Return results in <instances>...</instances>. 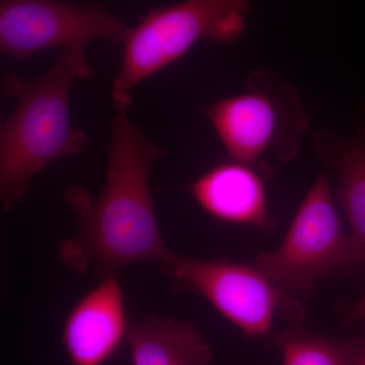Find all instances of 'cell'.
Instances as JSON below:
<instances>
[{
    "label": "cell",
    "mask_w": 365,
    "mask_h": 365,
    "mask_svg": "<svg viewBox=\"0 0 365 365\" xmlns=\"http://www.w3.org/2000/svg\"><path fill=\"white\" fill-rule=\"evenodd\" d=\"M83 50H63L39 78L7 76L1 91L16 100L0 129V199L13 210L31 188L34 178L61 158L81 155L88 135L72 126L71 93L76 81L93 76Z\"/></svg>",
    "instance_id": "7a4b0ae2"
},
{
    "label": "cell",
    "mask_w": 365,
    "mask_h": 365,
    "mask_svg": "<svg viewBox=\"0 0 365 365\" xmlns=\"http://www.w3.org/2000/svg\"><path fill=\"white\" fill-rule=\"evenodd\" d=\"M123 290L117 276L102 281L71 307L61 331V342L71 365H105L127 340Z\"/></svg>",
    "instance_id": "ba28073f"
},
{
    "label": "cell",
    "mask_w": 365,
    "mask_h": 365,
    "mask_svg": "<svg viewBox=\"0 0 365 365\" xmlns=\"http://www.w3.org/2000/svg\"><path fill=\"white\" fill-rule=\"evenodd\" d=\"M160 264L175 287L202 295L246 338L269 335L276 316L292 324H302L306 317L299 300L280 290L256 265L204 261L174 252Z\"/></svg>",
    "instance_id": "8992f818"
},
{
    "label": "cell",
    "mask_w": 365,
    "mask_h": 365,
    "mask_svg": "<svg viewBox=\"0 0 365 365\" xmlns=\"http://www.w3.org/2000/svg\"><path fill=\"white\" fill-rule=\"evenodd\" d=\"M350 254V237L343 232L330 181L322 172L300 204L280 246L259 255L256 266L285 294L307 299L319 280L349 270Z\"/></svg>",
    "instance_id": "5b68a950"
},
{
    "label": "cell",
    "mask_w": 365,
    "mask_h": 365,
    "mask_svg": "<svg viewBox=\"0 0 365 365\" xmlns=\"http://www.w3.org/2000/svg\"><path fill=\"white\" fill-rule=\"evenodd\" d=\"M202 113L230 158L251 165L267 151L280 162L292 160L309 125L295 86L267 67L249 74L242 93Z\"/></svg>",
    "instance_id": "277c9868"
},
{
    "label": "cell",
    "mask_w": 365,
    "mask_h": 365,
    "mask_svg": "<svg viewBox=\"0 0 365 365\" xmlns=\"http://www.w3.org/2000/svg\"><path fill=\"white\" fill-rule=\"evenodd\" d=\"M250 7V0H184L151 9L127 30L121 67L113 81L114 106L129 107L139 83L182 58L199 41L239 40Z\"/></svg>",
    "instance_id": "3957f363"
},
{
    "label": "cell",
    "mask_w": 365,
    "mask_h": 365,
    "mask_svg": "<svg viewBox=\"0 0 365 365\" xmlns=\"http://www.w3.org/2000/svg\"><path fill=\"white\" fill-rule=\"evenodd\" d=\"M283 365H356L362 338L336 339L312 332L302 324H292L273 336Z\"/></svg>",
    "instance_id": "7c38bea8"
},
{
    "label": "cell",
    "mask_w": 365,
    "mask_h": 365,
    "mask_svg": "<svg viewBox=\"0 0 365 365\" xmlns=\"http://www.w3.org/2000/svg\"><path fill=\"white\" fill-rule=\"evenodd\" d=\"M132 365H208L212 349L193 324L148 314L130 322L127 335Z\"/></svg>",
    "instance_id": "8fae6325"
},
{
    "label": "cell",
    "mask_w": 365,
    "mask_h": 365,
    "mask_svg": "<svg viewBox=\"0 0 365 365\" xmlns=\"http://www.w3.org/2000/svg\"><path fill=\"white\" fill-rule=\"evenodd\" d=\"M356 365H365V336L362 338L361 350H360L359 361Z\"/></svg>",
    "instance_id": "5bb4252c"
},
{
    "label": "cell",
    "mask_w": 365,
    "mask_h": 365,
    "mask_svg": "<svg viewBox=\"0 0 365 365\" xmlns=\"http://www.w3.org/2000/svg\"><path fill=\"white\" fill-rule=\"evenodd\" d=\"M126 26L97 1L0 0V52L14 59L51 48L83 50L93 40L123 44Z\"/></svg>",
    "instance_id": "52a82bcc"
},
{
    "label": "cell",
    "mask_w": 365,
    "mask_h": 365,
    "mask_svg": "<svg viewBox=\"0 0 365 365\" xmlns=\"http://www.w3.org/2000/svg\"><path fill=\"white\" fill-rule=\"evenodd\" d=\"M336 312L338 318L345 324L365 321V294L352 304H341Z\"/></svg>",
    "instance_id": "4fadbf2b"
},
{
    "label": "cell",
    "mask_w": 365,
    "mask_h": 365,
    "mask_svg": "<svg viewBox=\"0 0 365 365\" xmlns=\"http://www.w3.org/2000/svg\"><path fill=\"white\" fill-rule=\"evenodd\" d=\"M190 192L198 205L220 222L252 225L266 232L277 225L255 165L232 158L217 163L193 182Z\"/></svg>",
    "instance_id": "9c48e42d"
},
{
    "label": "cell",
    "mask_w": 365,
    "mask_h": 365,
    "mask_svg": "<svg viewBox=\"0 0 365 365\" xmlns=\"http://www.w3.org/2000/svg\"><path fill=\"white\" fill-rule=\"evenodd\" d=\"M314 150L321 162L337 172L335 201L350 225L349 270L365 267V119L360 117L350 139L337 132L319 130Z\"/></svg>",
    "instance_id": "30bf717a"
},
{
    "label": "cell",
    "mask_w": 365,
    "mask_h": 365,
    "mask_svg": "<svg viewBox=\"0 0 365 365\" xmlns=\"http://www.w3.org/2000/svg\"><path fill=\"white\" fill-rule=\"evenodd\" d=\"M127 106H114L106 181L93 200L81 187H69L64 200L78 220V235L59 245L62 263L78 274L105 278L145 261L162 263L170 254L158 225L150 175L167 153L132 123Z\"/></svg>",
    "instance_id": "6da1fadb"
}]
</instances>
